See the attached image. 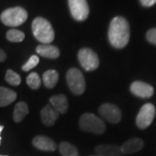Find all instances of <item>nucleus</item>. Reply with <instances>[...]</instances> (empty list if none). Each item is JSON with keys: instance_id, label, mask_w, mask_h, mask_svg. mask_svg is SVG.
Instances as JSON below:
<instances>
[{"instance_id": "nucleus-1", "label": "nucleus", "mask_w": 156, "mask_h": 156, "mask_svg": "<svg viewBox=\"0 0 156 156\" xmlns=\"http://www.w3.org/2000/svg\"><path fill=\"white\" fill-rule=\"evenodd\" d=\"M130 30L128 22L122 17H114L108 29V40L115 49H122L128 44Z\"/></svg>"}, {"instance_id": "nucleus-2", "label": "nucleus", "mask_w": 156, "mask_h": 156, "mask_svg": "<svg viewBox=\"0 0 156 156\" xmlns=\"http://www.w3.org/2000/svg\"><path fill=\"white\" fill-rule=\"evenodd\" d=\"M35 38L44 44H50L55 38V32L50 23L44 17H36L31 25Z\"/></svg>"}, {"instance_id": "nucleus-3", "label": "nucleus", "mask_w": 156, "mask_h": 156, "mask_svg": "<svg viewBox=\"0 0 156 156\" xmlns=\"http://www.w3.org/2000/svg\"><path fill=\"white\" fill-rule=\"evenodd\" d=\"M28 18V12L23 7H12L6 9L0 15V20L6 26L17 27Z\"/></svg>"}, {"instance_id": "nucleus-4", "label": "nucleus", "mask_w": 156, "mask_h": 156, "mask_svg": "<svg viewBox=\"0 0 156 156\" xmlns=\"http://www.w3.org/2000/svg\"><path fill=\"white\" fill-rule=\"evenodd\" d=\"M80 128L88 133L102 134L106 131V125L100 117L92 113H85L79 120Z\"/></svg>"}, {"instance_id": "nucleus-5", "label": "nucleus", "mask_w": 156, "mask_h": 156, "mask_svg": "<svg viewBox=\"0 0 156 156\" xmlns=\"http://www.w3.org/2000/svg\"><path fill=\"white\" fill-rule=\"evenodd\" d=\"M66 80L69 88L73 94L80 95L83 94L86 89V83L83 74L76 68H71L68 70Z\"/></svg>"}, {"instance_id": "nucleus-6", "label": "nucleus", "mask_w": 156, "mask_h": 156, "mask_svg": "<svg viewBox=\"0 0 156 156\" xmlns=\"http://www.w3.org/2000/svg\"><path fill=\"white\" fill-rule=\"evenodd\" d=\"M78 61L86 71H92L99 67V57L94 50L83 48L78 52Z\"/></svg>"}, {"instance_id": "nucleus-7", "label": "nucleus", "mask_w": 156, "mask_h": 156, "mask_svg": "<svg viewBox=\"0 0 156 156\" xmlns=\"http://www.w3.org/2000/svg\"><path fill=\"white\" fill-rule=\"evenodd\" d=\"M155 116V108L152 103H146L136 116V125L140 129L148 128Z\"/></svg>"}, {"instance_id": "nucleus-8", "label": "nucleus", "mask_w": 156, "mask_h": 156, "mask_svg": "<svg viewBox=\"0 0 156 156\" xmlns=\"http://www.w3.org/2000/svg\"><path fill=\"white\" fill-rule=\"evenodd\" d=\"M69 7L71 16L76 21L83 22L89 17V8L87 0H69Z\"/></svg>"}, {"instance_id": "nucleus-9", "label": "nucleus", "mask_w": 156, "mask_h": 156, "mask_svg": "<svg viewBox=\"0 0 156 156\" xmlns=\"http://www.w3.org/2000/svg\"><path fill=\"white\" fill-rule=\"evenodd\" d=\"M99 114L103 119L111 123H118L122 120L120 108L111 103H103L99 108Z\"/></svg>"}, {"instance_id": "nucleus-10", "label": "nucleus", "mask_w": 156, "mask_h": 156, "mask_svg": "<svg viewBox=\"0 0 156 156\" xmlns=\"http://www.w3.org/2000/svg\"><path fill=\"white\" fill-rule=\"evenodd\" d=\"M130 91L134 95L140 98H149L154 95V88L150 84L140 81H136L131 84Z\"/></svg>"}, {"instance_id": "nucleus-11", "label": "nucleus", "mask_w": 156, "mask_h": 156, "mask_svg": "<svg viewBox=\"0 0 156 156\" xmlns=\"http://www.w3.org/2000/svg\"><path fill=\"white\" fill-rule=\"evenodd\" d=\"M33 146L39 150L47 151V152H53L57 148V145L52 139L44 135H38L36 136L32 140Z\"/></svg>"}, {"instance_id": "nucleus-12", "label": "nucleus", "mask_w": 156, "mask_h": 156, "mask_svg": "<svg viewBox=\"0 0 156 156\" xmlns=\"http://www.w3.org/2000/svg\"><path fill=\"white\" fill-rule=\"evenodd\" d=\"M144 147V141L140 138H132L123 143L121 149L123 154H132L140 151Z\"/></svg>"}, {"instance_id": "nucleus-13", "label": "nucleus", "mask_w": 156, "mask_h": 156, "mask_svg": "<svg viewBox=\"0 0 156 156\" xmlns=\"http://www.w3.org/2000/svg\"><path fill=\"white\" fill-rule=\"evenodd\" d=\"M41 120L42 122L44 124L45 126L48 127H51L53 126L55 122H56V120L58 119L59 116V113L56 111V109H54L52 107L49 105L46 106L41 110Z\"/></svg>"}, {"instance_id": "nucleus-14", "label": "nucleus", "mask_w": 156, "mask_h": 156, "mask_svg": "<svg viewBox=\"0 0 156 156\" xmlns=\"http://www.w3.org/2000/svg\"><path fill=\"white\" fill-rule=\"evenodd\" d=\"M50 105L59 114H65L69 108L67 97L62 94L51 96L50 98Z\"/></svg>"}, {"instance_id": "nucleus-15", "label": "nucleus", "mask_w": 156, "mask_h": 156, "mask_svg": "<svg viewBox=\"0 0 156 156\" xmlns=\"http://www.w3.org/2000/svg\"><path fill=\"white\" fill-rule=\"evenodd\" d=\"M95 154L102 156H122L121 147L112 144H101L95 147Z\"/></svg>"}, {"instance_id": "nucleus-16", "label": "nucleus", "mask_w": 156, "mask_h": 156, "mask_svg": "<svg viewBox=\"0 0 156 156\" xmlns=\"http://www.w3.org/2000/svg\"><path fill=\"white\" fill-rule=\"evenodd\" d=\"M36 51L39 56L50 59H56L60 56V50L55 45L40 44L37 47Z\"/></svg>"}, {"instance_id": "nucleus-17", "label": "nucleus", "mask_w": 156, "mask_h": 156, "mask_svg": "<svg viewBox=\"0 0 156 156\" xmlns=\"http://www.w3.org/2000/svg\"><path fill=\"white\" fill-rule=\"evenodd\" d=\"M17 99V93L5 87H0V107H6Z\"/></svg>"}, {"instance_id": "nucleus-18", "label": "nucleus", "mask_w": 156, "mask_h": 156, "mask_svg": "<svg viewBox=\"0 0 156 156\" xmlns=\"http://www.w3.org/2000/svg\"><path fill=\"white\" fill-rule=\"evenodd\" d=\"M29 114L28 105L23 102V101H19L17 102V105L14 108L13 110V120L15 122H20L24 119Z\"/></svg>"}, {"instance_id": "nucleus-19", "label": "nucleus", "mask_w": 156, "mask_h": 156, "mask_svg": "<svg viewBox=\"0 0 156 156\" xmlns=\"http://www.w3.org/2000/svg\"><path fill=\"white\" fill-rule=\"evenodd\" d=\"M59 75L55 69H49L43 75V82L46 88L52 89L54 88L58 82Z\"/></svg>"}, {"instance_id": "nucleus-20", "label": "nucleus", "mask_w": 156, "mask_h": 156, "mask_svg": "<svg viewBox=\"0 0 156 156\" xmlns=\"http://www.w3.org/2000/svg\"><path fill=\"white\" fill-rule=\"evenodd\" d=\"M59 151L62 156H80L76 147L67 141H62L59 144Z\"/></svg>"}, {"instance_id": "nucleus-21", "label": "nucleus", "mask_w": 156, "mask_h": 156, "mask_svg": "<svg viewBox=\"0 0 156 156\" xmlns=\"http://www.w3.org/2000/svg\"><path fill=\"white\" fill-rule=\"evenodd\" d=\"M25 37V35L21 30H18L16 29L9 30L6 33V38L8 41L12 43H20L23 41Z\"/></svg>"}, {"instance_id": "nucleus-22", "label": "nucleus", "mask_w": 156, "mask_h": 156, "mask_svg": "<svg viewBox=\"0 0 156 156\" xmlns=\"http://www.w3.org/2000/svg\"><path fill=\"white\" fill-rule=\"evenodd\" d=\"M26 83L31 89H38L41 86V77L36 72H31L26 78Z\"/></svg>"}, {"instance_id": "nucleus-23", "label": "nucleus", "mask_w": 156, "mask_h": 156, "mask_svg": "<svg viewBox=\"0 0 156 156\" xmlns=\"http://www.w3.org/2000/svg\"><path fill=\"white\" fill-rule=\"evenodd\" d=\"M5 81L10 85L18 86L21 83V76L12 69H8L5 73Z\"/></svg>"}, {"instance_id": "nucleus-24", "label": "nucleus", "mask_w": 156, "mask_h": 156, "mask_svg": "<svg viewBox=\"0 0 156 156\" xmlns=\"http://www.w3.org/2000/svg\"><path fill=\"white\" fill-rule=\"evenodd\" d=\"M39 62V57L36 55L31 56L29 60L23 65L22 66V70L23 71H30L32 69L36 67Z\"/></svg>"}, {"instance_id": "nucleus-25", "label": "nucleus", "mask_w": 156, "mask_h": 156, "mask_svg": "<svg viewBox=\"0 0 156 156\" xmlns=\"http://www.w3.org/2000/svg\"><path fill=\"white\" fill-rule=\"evenodd\" d=\"M147 39L149 43L156 45V28L151 29L147 32Z\"/></svg>"}, {"instance_id": "nucleus-26", "label": "nucleus", "mask_w": 156, "mask_h": 156, "mask_svg": "<svg viewBox=\"0 0 156 156\" xmlns=\"http://www.w3.org/2000/svg\"><path fill=\"white\" fill-rule=\"evenodd\" d=\"M140 2L145 7H151L156 4V0H140Z\"/></svg>"}, {"instance_id": "nucleus-27", "label": "nucleus", "mask_w": 156, "mask_h": 156, "mask_svg": "<svg viewBox=\"0 0 156 156\" xmlns=\"http://www.w3.org/2000/svg\"><path fill=\"white\" fill-rule=\"evenodd\" d=\"M6 58H7V55H6L5 51L0 48V62L5 61Z\"/></svg>"}, {"instance_id": "nucleus-28", "label": "nucleus", "mask_w": 156, "mask_h": 156, "mask_svg": "<svg viewBox=\"0 0 156 156\" xmlns=\"http://www.w3.org/2000/svg\"><path fill=\"white\" fill-rule=\"evenodd\" d=\"M3 129H4V126L0 125V144H1V132L3 131Z\"/></svg>"}, {"instance_id": "nucleus-29", "label": "nucleus", "mask_w": 156, "mask_h": 156, "mask_svg": "<svg viewBox=\"0 0 156 156\" xmlns=\"http://www.w3.org/2000/svg\"><path fill=\"white\" fill-rule=\"evenodd\" d=\"M89 156H102V155H101V154H93V155H89Z\"/></svg>"}, {"instance_id": "nucleus-30", "label": "nucleus", "mask_w": 156, "mask_h": 156, "mask_svg": "<svg viewBox=\"0 0 156 156\" xmlns=\"http://www.w3.org/2000/svg\"><path fill=\"white\" fill-rule=\"evenodd\" d=\"M0 156H8V155H2V154H0Z\"/></svg>"}]
</instances>
